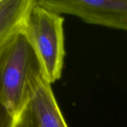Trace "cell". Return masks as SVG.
Here are the masks:
<instances>
[{"label": "cell", "instance_id": "3", "mask_svg": "<svg viewBox=\"0 0 127 127\" xmlns=\"http://www.w3.org/2000/svg\"><path fill=\"white\" fill-rule=\"evenodd\" d=\"M58 14H69L83 22L127 31V0H37Z\"/></svg>", "mask_w": 127, "mask_h": 127}, {"label": "cell", "instance_id": "7", "mask_svg": "<svg viewBox=\"0 0 127 127\" xmlns=\"http://www.w3.org/2000/svg\"><path fill=\"white\" fill-rule=\"evenodd\" d=\"M13 118L0 103V127H11Z\"/></svg>", "mask_w": 127, "mask_h": 127}, {"label": "cell", "instance_id": "1", "mask_svg": "<svg viewBox=\"0 0 127 127\" xmlns=\"http://www.w3.org/2000/svg\"><path fill=\"white\" fill-rule=\"evenodd\" d=\"M37 73L43 74L41 63L21 31L0 55V103L13 118L25 103L31 79Z\"/></svg>", "mask_w": 127, "mask_h": 127}, {"label": "cell", "instance_id": "5", "mask_svg": "<svg viewBox=\"0 0 127 127\" xmlns=\"http://www.w3.org/2000/svg\"><path fill=\"white\" fill-rule=\"evenodd\" d=\"M34 0H0V55L22 31Z\"/></svg>", "mask_w": 127, "mask_h": 127}, {"label": "cell", "instance_id": "2", "mask_svg": "<svg viewBox=\"0 0 127 127\" xmlns=\"http://www.w3.org/2000/svg\"><path fill=\"white\" fill-rule=\"evenodd\" d=\"M64 22L61 14L48 10L34 0L22 29L39 58L45 79L51 85L62 75L66 55Z\"/></svg>", "mask_w": 127, "mask_h": 127}, {"label": "cell", "instance_id": "6", "mask_svg": "<svg viewBox=\"0 0 127 127\" xmlns=\"http://www.w3.org/2000/svg\"><path fill=\"white\" fill-rule=\"evenodd\" d=\"M11 127H40L28 97L22 109L13 118Z\"/></svg>", "mask_w": 127, "mask_h": 127}, {"label": "cell", "instance_id": "4", "mask_svg": "<svg viewBox=\"0 0 127 127\" xmlns=\"http://www.w3.org/2000/svg\"><path fill=\"white\" fill-rule=\"evenodd\" d=\"M29 100L40 127H68L51 87L42 73L34 74L30 81Z\"/></svg>", "mask_w": 127, "mask_h": 127}]
</instances>
